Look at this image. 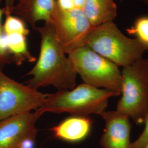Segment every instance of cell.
I'll list each match as a JSON object with an SVG mask.
<instances>
[{"instance_id": "cell-23", "label": "cell", "mask_w": 148, "mask_h": 148, "mask_svg": "<svg viewBox=\"0 0 148 148\" xmlns=\"http://www.w3.org/2000/svg\"><path fill=\"white\" fill-rule=\"evenodd\" d=\"M17 1H18V0H17Z\"/></svg>"}, {"instance_id": "cell-1", "label": "cell", "mask_w": 148, "mask_h": 148, "mask_svg": "<svg viewBox=\"0 0 148 148\" xmlns=\"http://www.w3.org/2000/svg\"><path fill=\"white\" fill-rule=\"evenodd\" d=\"M35 30L41 36L40 52L37 63L27 74L32 76L27 85L36 90L49 85L58 90L73 89L77 74L58 42L53 25L45 23Z\"/></svg>"}, {"instance_id": "cell-14", "label": "cell", "mask_w": 148, "mask_h": 148, "mask_svg": "<svg viewBox=\"0 0 148 148\" xmlns=\"http://www.w3.org/2000/svg\"><path fill=\"white\" fill-rule=\"evenodd\" d=\"M126 30L129 34L135 35L136 38L148 46V16L138 17L132 26Z\"/></svg>"}, {"instance_id": "cell-10", "label": "cell", "mask_w": 148, "mask_h": 148, "mask_svg": "<svg viewBox=\"0 0 148 148\" xmlns=\"http://www.w3.org/2000/svg\"><path fill=\"white\" fill-rule=\"evenodd\" d=\"M13 13L29 23L32 29L36 28L38 21L52 23L56 0H18Z\"/></svg>"}, {"instance_id": "cell-17", "label": "cell", "mask_w": 148, "mask_h": 148, "mask_svg": "<svg viewBox=\"0 0 148 148\" xmlns=\"http://www.w3.org/2000/svg\"><path fill=\"white\" fill-rule=\"evenodd\" d=\"M145 128L137 139L132 143V148H144L148 142V115L145 120Z\"/></svg>"}, {"instance_id": "cell-8", "label": "cell", "mask_w": 148, "mask_h": 148, "mask_svg": "<svg viewBox=\"0 0 148 148\" xmlns=\"http://www.w3.org/2000/svg\"><path fill=\"white\" fill-rule=\"evenodd\" d=\"M40 116L35 112L10 117L0 121V148H19L28 139L35 140L36 122Z\"/></svg>"}, {"instance_id": "cell-21", "label": "cell", "mask_w": 148, "mask_h": 148, "mask_svg": "<svg viewBox=\"0 0 148 148\" xmlns=\"http://www.w3.org/2000/svg\"><path fill=\"white\" fill-rule=\"evenodd\" d=\"M138 1H142L144 4L147 5H148V0H138Z\"/></svg>"}, {"instance_id": "cell-6", "label": "cell", "mask_w": 148, "mask_h": 148, "mask_svg": "<svg viewBox=\"0 0 148 148\" xmlns=\"http://www.w3.org/2000/svg\"><path fill=\"white\" fill-rule=\"evenodd\" d=\"M47 95L12 79L0 69V121L36 110L45 102Z\"/></svg>"}, {"instance_id": "cell-22", "label": "cell", "mask_w": 148, "mask_h": 148, "mask_svg": "<svg viewBox=\"0 0 148 148\" xmlns=\"http://www.w3.org/2000/svg\"><path fill=\"white\" fill-rule=\"evenodd\" d=\"M144 148H148V142L147 143V144L145 145V146Z\"/></svg>"}, {"instance_id": "cell-11", "label": "cell", "mask_w": 148, "mask_h": 148, "mask_svg": "<svg viewBox=\"0 0 148 148\" xmlns=\"http://www.w3.org/2000/svg\"><path fill=\"white\" fill-rule=\"evenodd\" d=\"M92 121L87 117H69L51 128L55 137L66 142H79L89 134Z\"/></svg>"}, {"instance_id": "cell-16", "label": "cell", "mask_w": 148, "mask_h": 148, "mask_svg": "<svg viewBox=\"0 0 148 148\" xmlns=\"http://www.w3.org/2000/svg\"><path fill=\"white\" fill-rule=\"evenodd\" d=\"M3 14H5V8H0V69L5 64L8 63L11 61L10 53L8 51L5 44V35L2 30L1 25V19Z\"/></svg>"}, {"instance_id": "cell-2", "label": "cell", "mask_w": 148, "mask_h": 148, "mask_svg": "<svg viewBox=\"0 0 148 148\" xmlns=\"http://www.w3.org/2000/svg\"><path fill=\"white\" fill-rule=\"evenodd\" d=\"M120 94L84 83L72 90H60L55 93L47 94L42 105L35 111L40 117L47 112H68L74 116L101 115L106 111L109 99Z\"/></svg>"}, {"instance_id": "cell-4", "label": "cell", "mask_w": 148, "mask_h": 148, "mask_svg": "<svg viewBox=\"0 0 148 148\" xmlns=\"http://www.w3.org/2000/svg\"><path fill=\"white\" fill-rule=\"evenodd\" d=\"M121 73L122 96L116 110L137 124L144 123L148 115V59L142 58L124 67Z\"/></svg>"}, {"instance_id": "cell-19", "label": "cell", "mask_w": 148, "mask_h": 148, "mask_svg": "<svg viewBox=\"0 0 148 148\" xmlns=\"http://www.w3.org/2000/svg\"><path fill=\"white\" fill-rule=\"evenodd\" d=\"M16 0H0V2L4 1L5 2V7H4L5 9V16H10L13 13V10L14 7V2Z\"/></svg>"}, {"instance_id": "cell-3", "label": "cell", "mask_w": 148, "mask_h": 148, "mask_svg": "<svg viewBox=\"0 0 148 148\" xmlns=\"http://www.w3.org/2000/svg\"><path fill=\"white\" fill-rule=\"evenodd\" d=\"M84 46L123 68L143 58L148 46L137 38L125 36L113 21L93 27Z\"/></svg>"}, {"instance_id": "cell-9", "label": "cell", "mask_w": 148, "mask_h": 148, "mask_svg": "<svg viewBox=\"0 0 148 148\" xmlns=\"http://www.w3.org/2000/svg\"><path fill=\"white\" fill-rule=\"evenodd\" d=\"M106 123L100 144L104 148H132L130 117L117 110L104 111L101 114Z\"/></svg>"}, {"instance_id": "cell-5", "label": "cell", "mask_w": 148, "mask_h": 148, "mask_svg": "<svg viewBox=\"0 0 148 148\" xmlns=\"http://www.w3.org/2000/svg\"><path fill=\"white\" fill-rule=\"evenodd\" d=\"M68 58L84 84L121 93V71L115 64L85 46L68 54Z\"/></svg>"}, {"instance_id": "cell-13", "label": "cell", "mask_w": 148, "mask_h": 148, "mask_svg": "<svg viewBox=\"0 0 148 148\" xmlns=\"http://www.w3.org/2000/svg\"><path fill=\"white\" fill-rule=\"evenodd\" d=\"M5 35L7 48L9 53L13 55V59L16 64L21 65L25 61H35L36 58L28 50L25 36L19 34Z\"/></svg>"}, {"instance_id": "cell-18", "label": "cell", "mask_w": 148, "mask_h": 148, "mask_svg": "<svg viewBox=\"0 0 148 148\" xmlns=\"http://www.w3.org/2000/svg\"><path fill=\"white\" fill-rule=\"evenodd\" d=\"M57 5L64 11H70L75 8L74 0H56Z\"/></svg>"}, {"instance_id": "cell-20", "label": "cell", "mask_w": 148, "mask_h": 148, "mask_svg": "<svg viewBox=\"0 0 148 148\" xmlns=\"http://www.w3.org/2000/svg\"><path fill=\"white\" fill-rule=\"evenodd\" d=\"M86 0H74V5L75 8L82 9L85 5Z\"/></svg>"}, {"instance_id": "cell-12", "label": "cell", "mask_w": 148, "mask_h": 148, "mask_svg": "<svg viewBox=\"0 0 148 148\" xmlns=\"http://www.w3.org/2000/svg\"><path fill=\"white\" fill-rule=\"evenodd\" d=\"M82 10L93 27L113 21L117 14L114 0H86Z\"/></svg>"}, {"instance_id": "cell-24", "label": "cell", "mask_w": 148, "mask_h": 148, "mask_svg": "<svg viewBox=\"0 0 148 148\" xmlns=\"http://www.w3.org/2000/svg\"></svg>"}, {"instance_id": "cell-7", "label": "cell", "mask_w": 148, "mask_h": 148, "mask_svg": "<svg viewBox=\"0 0 148 148\" xmlns=\"http://www.w3.org/2000/svg\"><path fill=\"white\" fill-rule=\"evenodd\" d=\"M56 36L65 54L84 46L85 40L93 28L82 9L61 10L56 1L51 23Z\"/></svg>"}, {"instance_id": "cell-15", "label": "cell", "mask_w": 148, "mask_h": 148, "mask_svg": "<svg viewBox=\"0 0 148 148\" xmlns=\"http://www.w3.org/2000/svg\"><path fill=\"white\" fill-rule=\"evenodd\" d=\"M2 30L5 35L19 34L26 36L29 34V30L25 27L24 21L21 18L11 15L6 16Z\"/></svg>"}]
</instances>
